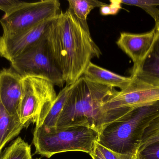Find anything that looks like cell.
Instances as JSON below:
<instances>
[{
  "mask_svg": "<svg viewBox=\"0 0 159 159\" xmlns=\"http://www.w3.org/2000/svg\"><path fill=\"white\" fill-rule=\"evenodd\" d=\"M45 37L66 86L83 76L91 60L102 55L88 23L80 21L69 8L51 21Z\"/></svg>",
  "mask_w": 159,
  "mask_h": 159,
  "instance_id": "1",
  "label": "cell"
},
{
  "mask_svg": "<svg viewBox=\"0 0 159 159\" xmlns=\"http://www.w3.org/2000/svg\"><path fill=\"white\" fill-rule=\"evenodd\" d=\"M117 91L83 76L70 86L57 127L87 126L99 132L102 126L103 106Z\"/></svg>",
  "mask_w": 159,
  "mask_h": 159,
  "instance_id": "2",
  "label": "cell"
},
{
  "mask_svg": "<svg viewBox=\"0 0 159 159\" xmlns=\"http://www.w3.org/2000/svg\"><path fill=\"white\" fill-rule=\"evenodd\" d=\"M159 115V101L136 108L102 127L97 143L121 155L137 157L144 131Z\"/></svg>",
  "mask_w": 159,
  "mask_h": 159,
  "instance_id": "3",
  "label": "cell"
},
{
  "mask_svg": "<svg viewBox=\"0 0 159 159\" xmlns=\"http://www.w3.org/2000/svg\"><path fill=\"white\" fill-rule=\"evenodd\" d=\"M99 135L98 131L87 126L35 127L33 143L35 154L47 158L70 151H80L90 155L95 148Z\"/></svg>",
  "mask_w": 159,
  "mask_h": 159,
  "instance_id": "4",
  "label": "cell"
},
{
  "mask_svg": "<svg viewBox=\"0 0 159 159\" xmlns=\"http://www.w3.org/2000/svg\"><path fill=\"white\" fill-rule=\"evenodd\" d=\"M22 87L18 112L20 120L25 128L31 123L39 127L57 96L55 85L42 77L27 76L22 78Z\"/></svg>",
  "mask_w": 159,
  "mask_h": 159,
  "instance_id": "5",
  "label": "cell"
},
{
  "mask_svg": "<svg viewBox=\"0 0 159 159\" xmlns=\"http://www.w3.org/2000/svg\"><path fill=\"white\" fill-rule=\"evenodd\" d=\"M132 78L127 87L117 91L103 106L102 127L136 108L159 101V88Z\"/></svg>",
  "mask_w": 159,
  "mask_h": 159,
  "instance_id": "6",
  "label": "cell"
},
{
  "mask_svg": "<svg viewBox=\"0 0 159 159\" xmlns=\"http://www.w3.org/2000/svg\"><path fill=\"white\" fill-rule=\"evenodd\" d=\"M10 63L11 67L22 77H42L59 87H62L65 84L49 51L45 35Z\"/></svg>",
  "mask_w": 159,
  "mask_h": 159,
  "instance_id": "7",
  "label": "cell"
},
{
  "mask_svg": "<svg viewBox=\"0 0 159 159\" xmlns=\"http://www.w3.org/2000/svg\"><path fill=\"white\" fill-rule=\"evenodd\" d=\"M58 0H42L24 3L0 20L3 36H9L57 16L60 12Z\"/></svg>",
  "mask_w": 159,
  "mask_h": 159,
  "instance_id": "8",
  "label": "cell"
},
{
  "mask_svg": "<svg viewBox=\"0 0 159 159\" xmlns=\"http://www.w3.org/2000/svg\"><path fill=\"white\" fill-rule=\"evenodd\" d=\"M157 36L155 28L143 33H120L116 44L133 62V66L130 71L131 77L135 76L138 72L144 61L152 49Z\"/></svg>",
  "mask_w": 159,
  "mask_h": 159,
  "instance_id": "9",
  "label": "cell"
},
{
  "mask_svg": "<svg viewBox=\"0 0 159 159\" xmlns=\"http://www.w3.org/2000/svg\"><path fill=\"white\" fill-rule=\"evenodd\" d=\"M54 18L42 21L13 35L0 36V56L11 62L44 36Z\"/></svg>",
  "mask_w": 159,
  "mask_h": 159,
  "instance_id": "10",
  "label": "cell"
},
{
  "mask_svg": "<svg viewBox=\"0 0 159 159\" xmlns=\"http://www.w3.org/2000/svg\"><path fill=\"white\" fill-rule=\"evenodd\" d=\"M22 78L11 67L0 70V100L8 114L18 117L23 89Z\"/></svg>",
  "mask_w": 159,
  "mask_h": 159,
  "instance_id": "11",
  "label": "cell"
},
{
  "mask_svg": "<svg viewBox=\"0 0 159 159\" xmlns=\"http://www.w3.org/2000/svg\"><path fill=\"white\" fill-rule=\"evenodd\" d=\"M83 76L94 83L121 90L127 87L132 81L131 77L122 76L91 62Z\"/></svg>",
  "mask_w": 159,
  "mask_h": 159,
  "instance_id": "12",
  "label": "cell"
},
{
  "mask_svg": "<svg viewBox=\"0 0 159 159\" xmlns=\"http://www.w3.org/2000/svg\"><path fill=\"white\" fill-rule=\"evenodd\" d=\"M131 77L152 87L159 88L158 35L152 49L144 61L138 72L135 76Z\"/></svg>",
  "mask_w": 159,
  "mask_h": 159,
  "instance_id": "13",
  "label": "cell"
},
{
  "mask_svg": "<svg viewBox=\"0 0 159 159\" xmlns=\"http://www.w3.org/2000/svg\"><path fill=\"white\" fill-rule=\"evenodd\" d=\"M25 127L19 118L8 114L0 100V157L7 144L18 136Z\"/></svg>",
  "mask_w": 159,
  "mask_h": 159,
  "instance_id": "14",
  "label": "cell"
},
{
  "mask_svg": "<svg viewBox=\"0 0 159 159\" xmlns=\"http://www.w3.org/2000/svg\"><path fill=\"white\" fill-rule=\"evenodd\" d=\"M69 89L70 86L66 85V87L60 91L52 106L50 107L38 127H43L47 128L57 127L58 119L61 113L62 112L68 97Z\"/></svg>",
  "mask_w": 159,
  "mask_h": 159,
  "instance_id": "15",
  "label": "cell"
},
{
  "mask_svg": "<svg viewBox=\"0 0 159 159\" xmlns=\"http://www.w3.org/2000/svg\"><path fill=\"white\" fill-rule=\"evenodd\" d=\"M0 159H33L31 146L18 137L4 150Z\"/></svg>",
  "mask_w": 159,
  "mask_h": 159,
  "instance_id": "16",
  "label": "cell"
},
{
  "mask_svg": "<svg viewBox=\"0 0 159 159\" xmlns=\"http://www.w3.org/2000/svg\"><path fill=\"white\" fill-rule=\"evenodd\" d=\"M69 7L75 16L83 23H88L87 17L91 11L105 3L96 0H69Z\"/></svg>",
  "mask_w": 159,
  "mask_h": 159,
  "instance_id": "17",
  "label": "cell"
},
{
  "mask_svg": "<svg viewBox=\"0 0 159 159\" xmlns=\"http://www.w3.org/2000/svg\"><path fill=\"white\" fill-rule=\"evenodd\" d=\"M159 141V115L149 124L144 131L139 150L150 144Z\"/></svg>",
  "mask_w": 159,
  "mask_h": 159,
  "instance_id": "18",
  "label": "cell"
},
{
  "mask_svg": "<svg viewBox=\"0 0 159 159\" xmlns=\"http://www.w3.org/2000/svg\"><path fill=\"white\" fill-rule=\"evenodd\" d=\"M121 4L135 6L141 7L149 14L154 20L155 22L159 18V9L157 7L148 4L144 0H121Z\"/></svg>",
  "mask_w": 159,
  "mask_h": 159,
  "instance_id": "19",
  "label": "cell"
},
{
  "mask_svg": "<svg viewBox=\"0 0 159 159\" xmlns=\"http://www.w3.org/2000/svg\"><path fill=\"white\" fill-rule=\"evenodd\" d=\"M137 159H159V141L139 150Z\"/></svg>",
  "mask_w": 159,
  "mask_h": 159,
  "instance_id": "20",
  "label": "cell"
},
{
  "mask_svg": "<svg viewBox=\"0 0 159 159\" xmlns=\"http://www.w3.org/2000/svg\"><path fill=\"white\" fill-rule=\"evenodd\" d=\"M109 4L105 3L100 7V14L102 16L116 15L121 8V0H110Z\"/></svg>",
  "mask_w": 159,
  "mask_h": 159,
  "instance_id": "21",
  "label": "cell"
},
{
  "mask_svg": "<svg viewBox=\"0 0 159 159\" xmlns=\"http://www.w3.org/2000/svg\"><path fill=\"white\" fill-rule=\"evenodd\" d=\"M24 2L18 0H0V9L8 15L21 6Z\"/></svg>",
  "mask_w": 159,
  "mask_h": 159,
  "instance_id": "22",
  "label": "cell"
},
{
  "mask_svg": "<svg viewBox=\"0 0 159 159\" xmlns=\"http://www.w3.org/2000/svg\"><path fill=\"white\" fill-rule=\"evenodd\" d=\"M90 155L93 159H104L102 154L100 153L99 149L97 148L96 146H95V148H94L93 152L91 154H90Z\"/></svg>",
  "mask_w": 159,
  "mask_h": 159,
  "instance_id": "23",
  "label": "cell"
},
{
  "mask_svg": "<svg viewBox=\"0 0 159 159\" xmlns=\"http://www.w3.org/2000/svg\"><path fill=\"white\" fill-rule=\"evenodd\" d=\"M155 28L156 29V30H157L159 37V18L156 21V25H155Z\"/></svg>",
  "mask_w": 159,
  "mask_h": 159,
  "instance_id": "24",
  "label": "cell"
},
{
  "mask_svg": "<svg viewBox=\"0 0 159 159\" xmlns=\"http://www.w3.org/2000/svg\"></svg>",
  "mask_w": 159,
  "mask_h": 159,
  "instance_id": "25",
  "label": "cell"
}]
</instances>
